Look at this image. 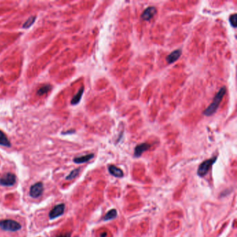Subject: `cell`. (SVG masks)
<instances>
[{
  "instance_id": "30bf717a",
  "label": "cell",
  "mask_w": 237,
  "mask_h": 237,
  "mask_svg": "<svg viewBox=\"0 0 237 237\" xmlns=\"http://www.w3.org/2000/svg\"><path fill=\"white\" fill-rule=\"evenodd\" d=\"M109 171L112 175L115 177H122L124 175L123 171L113 165H110L109 166Z\"/></svg>"
},
{
  "instance_id": "5b68a950",
  "label": "cell",
  "mask_w": 237,
  "mask_h": 237,
  "mask_svg": "<svg viewBox=\"0 0 237 237\" xmlns=\"http://www.w3.org/2000/svg\"><path fill=\"white\" fill-rule=\"evenodd\" d=\"M65 211V204H57L50 211L49 213V217L50 220H54L55 218H58L59 216H62L64 213Z\"/></svg>"
},
{
  "instance_id": "ba28073f",
  "label": "cell",
  "mask_w": 237,
  "mask_h": 237,
  "mask_svg": "<svg viewBox=\"0 0 237 237\" xmlns=\"http://www.w3.org/2000/svg\"><path fill=\"white\" fill-rule=\"evenodd\" d=\"M149 147H150V145L147 143H141L136 145L134 149V157H140L143 153L147 151Z\"/></svg>"
},
{
  "instance_id": "7a4b0ae2",
  "label": "cell",
  "mask_w": 237,
  "mask_h": 237,
  "mask_svg": "<svg viewBox=\"0 0 237 237\" xmlns=\"http://www.w3.org/2000/svg\"><path fill=\"white\" fill-rule=\"evenodd\" d=\"M0 228L5 231L17 232L22 228L18 222L11 219H5L0 221Z\"/></svg>"
},
{
  "instance_id": "7c38bea8",
  "label": "cell",
  "mask_w": 237,
  "mask_h": 237,
  "mask_svg": "<svg viewBox=\"0 0 237 237\" xmlns=\"http://www.w3.org/2000/svg\"><path fill=\"white\" fill-rule=\"evenodd\" d=\"M0 145L6 146V147H11V143L8 139L7 136L1 130H0Z\"/></svg>"
},
{
  "instance_id": "9c48e42d",
  "label": "cell",
  "mask_w": 237,
  "mask_h": 237,
  "mask_svg": "<svg viewBox=\"0 0 237 237\" xmlns=\"http://www.w3.org/2000/svg\"><path fill=\"white\" fill-rule=\"evenodd\" d=\"M181 54V50H177L173 51L166 57V61L168 63H173L179 58Z\"/></svg>"
},
{
  "instance_id": "d6986e66",
  "label": "cell",
  "mask_w": 237,
  "mask_h": 237,
  "mask_svg": "<svg viewBox=\"0 0 237 237\" xmlns=\"http://www.w3.org/2000/svg\"><path fill=\"white\" fill-rule=\"evenodd\" d=\"M57 237H71V234H70V233L63 234H60Z\"/></svg>"
},
{
  "instance_id": "4fadbf2b",
  "label": "cell",
  "mask_w": 237,
  "mask_h": 237,
  "mask_svg": "<svg viewBox=\"0 0 237 237\" xmlns=\"http://www.w3.org/2000/svg\"><path fill=\"white\" fill-rule=\"evenodd\" d=\"M83 93H84V87H82V88H81L80 90L77 92V93L76 94V95L73 97V98L72 99V101H71L72 105H77V104L80 102Z\"/></svg>"
},
{
  "instance_id": "3957f363",
  "label": "cell",
  "mask_w": 237,
  "mask_h": 237,
  "mask_svg": "<svg viewBox=\"0 0 237 237\" xmlns=\"http://www.w3.org/2000/svg\"><path fill=\"white\" fill-rule=\"evenodd\" d=\"M217 157H213L211 159H207V160L203 161L202 164L200 165L199 168L198 169V175L200 177H204L207 174L209 170L212 167L213 164L216 162Z\"/></svg>"
},
{
  "instance_id": "6da1fadb",
  "label": "cell",
  "mask_w": 237,
  "mask_h": 237,
  "mask_svg": "<svg viewBox=\"0 0 237 237\" xmlns=\"http://www.w3.org/2000/svg\"><path fill=\"white\" fill-rule=\"evenodd\" d=\"M225 93H226V88L225 87H223V88L220 89L219 91L218 92V93L216 94V96L213 98V102L204 111L203 114L204 115H206V116H209V115H213L216 111L218 107H219L220 103H221L222 100L224 97Z\"/></svg>"
},
{
  "instance_id": "8992f818",
  "label": "cell",
  "mask_w": 237,
  "mask_h": 237,
  "mask_svg": "<svg viewBox=\"0 0 237 237\" xmlns=\"http://www.w3.org/2000/svg\"><path fill=\"white\" fill-rule=\"evenodd\" d=\"M43 184L42 182H37L31 186L30 188V196L32 198H37L40 197L42 194H43Z\"/></svg>"
},
{
  "instance_id": "277c9868",
  "label": "cell",
  "mask_w": 237,
  "mask_h": 237,
  "mask_svg": "<svg viewBox=\"0 0 237 237\" xmlns=\"http://www.w3.org/2000/svg\"><path fill=\"white\" fill-rule=\"evenodd\" d=\"M16 182V176L13 173L7 172L0 177V184L4 186H12Z\"/></svg>"
},
{
  "instance_id": "ac0fdd59",
  "label": "cell",
  "mask_w": 237,
  "mask_h": 237,
  "mask_svg": "<svg viewBox=\"0 0 237 237\" xmlns=\"http://www.w3.org/2000/svg\"><path fill=\"white\" fill-rule=\"evenodd\" d=\"M236 18H237V17H236V13L232 15V16H230V24H231V25L233 26L234 28H236V26H237Z\"/></svg>"
},
{
  "instance_id": "5bb4252c",
  "label": "cell",
  "mask_w": 237,
  "mask_h": 237,
  "mask_svg": "<svg viewBox=\"0 0 237 237\" xmlns=\"http://www.w3.org/2000/svg\"><path fill=\"white\" fill-rule=\"evenodd\" d=\"M117 213L116 210L115 209H113L107 213V214H106L105 217H104V220H105V221H109V220L113 219V218L117 217Z\"/></svg>"
},
{
  "instance_id": "9a60e30c",
  "label": "cell",
  "mask_w": 237,
  "mask_h": 237,
  "mask_svg": "<svg viewBox=\"0 0 237 237\" xmlns=\"http://www.w3.org/2000/svg\"><path fill=\"white\" fill-rule=\"evenodd\" d=\"M80 169H81L80 168H79L75 169V170H72L70 174H69L68 175L65 177V179H67V180H73V179H75V178H76L77 176H78L79 173L80 172Z\"/></svg>"
},
{
  "instance_id": "8fae6325",
  "label": "cell",
  "mask_w": 237,
  "mask_h": 237,
  "mask_svg": "<svg viewBox=\"0 0 237 237\" xmlns=\"http://www.w3.org/2000/svg\"><path fill=\"white\" fill-rule=\"evenodd\" d=\"M94 157L93 154H86V155L81 156V157H78L74 159V162L76 164H83V163H86L87 161H90V159Z\"/></svg>"
},
{
  "instance_id": "52a82bcc",
  "label": "cell",
  "mask_w": 237,
  "mask_h": 237,
  "mask_svg": "<svg viewBox=\"0 0 237 237\" xmlns=\"http://www.w3.org/2000/svg\"><path fill=\"white\" fill-rule=\"evenodd\" d=\"M157 13V9H156L155 7L154 6H149V7H147L145 11H143V13L141 15V18L143 20H145V21H149L152 18L155 16V14Z\"/></svg>"
},
{
  "instance_id": "e0dca14e",
  "label": "cell",
  "mask_w": 237,
  "mask_h": 237,
  "mask_svg": "<svg viewBox=\"0 0 237 237\" xmlns=\"http://www.w3.org/2000/svg\"><path fill=\"white\" fill-rule=\"evenodd\" d=\"M35 20H36V17L35 16H31V18H29V19L26 20V22H25V23L24 24H23L22 27L24 28V29H27L29 27H30V26L32 25L33 23H34Z\"/></svg>"
},
{
  "instance_id": "2e32d148",
  "label": "cell",
  "mask_w": 237,
  "mask_h": 237,
  "mask_svg": "<svg viewBox=\"0 0 237 237\" xmlns=\"http://www.w3.org/2000/svg\"><path fill=\"white\" fill-rule=\"evenodd\" d=\"M51 89V87H50V85H46V86H43V87L39 88V90L37 92V94L38 95H43L44 94H46L47 92H48Z\"/></svg>"
}]
</instances>
